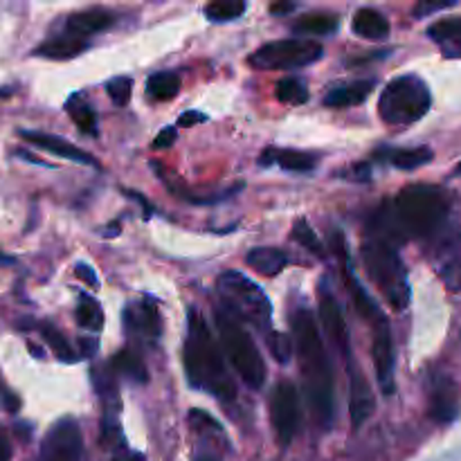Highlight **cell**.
Here are the masks:
<instances>
[{
	"instance_id": "cell-1",
	"label": "cell",
	"mask_w": 461,
	"mask_h": 461,
	"mask_svg": "<svg viewBox=\"0 0 461 461\" xmlns=\"http://www.w3.org/2000/svg\"><path fill=\"white\" fill-rule=\"evenodd\" d=\"M293 338H295L311 410L322 426H329L333 419L331 365H329L327 349H324V342L320 338L318 322L309 309H297L293 315Z\"/></svg>"
},
{
	"instance_id": "cell-2",
	"label": "cell",
	"mask_w": 461,
	"mask_h": 461,
	"mask_svg": "<svg viewBox=\"0 0 461 461\" xmlns=\"http://www.w3.org/2000/svg\"><path fill=\"white\" fill-rule=\"evenodd\" d=\"M189 329L185 340V369L189 383L198 390H205L221 401H234L237 385L223 363L219 345L212 338L205 318L198 311H189Z\"/></svg>"
},
{
	"instance_id": "cell-3",
	"label": "cell",
	"mask_w": 461,
	"mask_h": 461,
	"mask_svg": "<svg viewBox=\"0 0 461 461\" xmlns=\"http://www.w3.org/2000/svg\"><path fill=\"white\" fill-rule=\"evenodd\" d=\"M401 237L437 239L444 234L450 219V196L435 185H410L401 189L392 205Z\"/></svg>"
},
{
	"instance_id": "cell-4",
	"label": "cell",
	"mask_w": 461,
	"mask_h": 461,
	"mask_svg": "<svg viewBox=\"0 0 461 461\" xmlns=\"http://www.w3.org/2000/svg\"><path fill=\"white\" fill-rule=\"evenodd\" d=\"M360 257H363L369 279L381 291L387 304L394 311H403L410 304L412 291H410L408 273H405V266L396 252L394 243L381 234L369 232L365 237L363 248H360Z\"/></svg>"
},
{
	"instance_id": "cell-5",
	"label": "cell",
	"mask_w": 461,
	"mask_h": 461,
	"mask_svg": "<svg viewBox=\"0 0 461 461\" xmlns=\"http://www.w3.org/2000/svg\"><path fill=\"white\" fill-rule=\"evenodd\" d=\"M216 288H219V295L223 297V304L228 309V313L237 322L250 324L257 331L268 336L270 320H273V306H270V300L266 297V293L252 279H248L239 270H225V273H221Z\"/></svg>"
},
{
	"instance_id": "cell-6",
	"label": "cell",
	"mask_w": 461,
	"mask_h": 461,
	"mask_svg": "<svg viewBox=\"0 0 461 461\" xmlns=\"http://www.w3.org/2000/svg\"><path fill=\"white\" fill-rule=\"evenodd\" d=\"M432 106V95L426 81L417 75L392 79L378 99V115L390 126H410L423 120Z\"/></svg>"
},
{
	"instance_id": "cell-7",
	"label": "cell",
	"mask_w": 461,
	"mask_h": 461,
	"mask_svg": "<svg viewBox=\"0 0 461 461\" xmlns=\"http://www.w3.org/2000/svg\"><path fill=\"white\" fill-rule=\"evenodd\" d=\"M216 327H219L221 342H223V349L234 372L243 378L248 387L259 390L266 383V363L250 333L232 315L223 313V311L216 313Z\"/></svg>"
},
{
	"instance_id": "cell-8",
	"label": "cell",
	"mask_w": 461,
	"mask_h": 461,
	"mask_svg": "<svg viewBox=\"0 0 461 461\" xmlns=\"http://www.w3.org/2000/svg\"><path fill=\"white\" fill-rule=\"evenodd\" d=\"M324 48L313 39H282L261 45L250 57V66L257 70H297L320 61Z\"/></svg>"
},
{
	"instance_id": "cell-9",
	"label": "cell",
	"mask_w": 461,
	"mask_h": 461,
	"mask_svg": "<svg viewBox=\"0 0 461 461\" xmlns=\"http://www.w3.org/2000/svg\"><path fill=\"white\" fill-rule=\"evenodd\" d=\"M270 423L279 446H291L300 430V392L293 383L282 381L270 396Z\"/></svg>"
},
{
	"instance_id": "cell-10",
	"label": "cell",
	"mask_w": 461,
	"mask_h": 461,
	"mask_svg": "<svg viewBox=\"0 0 461 461\" xmlns=\"http://www.w3.org/2000/svg\"><path fill=\"white\" fill-rule=\"evenodd\" d=\"M81 430L75 419H61L45 435L41 446V461H79L81 459Z\"/></svg>"
},
{
	"instance_id": "cell-11",
	"label": "cell",
	"mask_w": 461,
	"mask_h": 461,
	"mask_svg": "<svg viewBox=\"0 0 461 461\" xmlns=\"http://www.w3.org/2000/svg\"><path fill=\"white\" fill-rule=\"evenodd\" d=\"M318 300H320V322H322L324 331L329 333L338 349L342 351L347 363H351V351H349V333H347L345 315H342L340 304H338L336 295L331 291V282L324 277L318 286Z\"/></svg>"
},
{
	"instance_id": "cell-12",
	"label": "cell",
	"mask_w": 461,
	"mask_h": 461,
	"mask_svg": "<svg viewBox=\"0 0 461 461\" xmlns=\"http://www.w3.org/2000/svg\"><path fill=\"white\" fill-rule=\"evenodd\" d=\"M124 324L131 340H140L144 342V345H153L162 333L160 311H158V306L147 304V302H138V304L126 306Z\"/></svg>"
},
{
	"instance_id": "cell-13",
	"label": "cell",
	"mask_w": 461,
	"mask_h": 461,
	"mask_svg": "<svg viewBox=\"0 0 461 461\" xmlns=\"http://www.w3.org/2000/svg\"><path fill=\"white\" fill-rule=\"evenodd\" d=\"M374 365H376V376L378 385H381L383 394L392 396L394 394V340H392L390 327L385 322L376 324L374 331V345H372Z\"/></svg>"
},
{
	"instance_id": "cell-14",
	"label": "cell",
	"mask_w": 461,
	"mask_h": 461,
	"mask_svg": "<svg viewBox=\"0 0 461 461\" xmlns=\"http://www.w3.org/2000/svg\"><path fill=\"white\" fill-rule=\"evenodd\" d=\"M349 365V414H351V428L358 430L367 423V419L372 417L374 410H376V401H374V392L369 381L365 378L363 369L358 365H354V360Z\"/></svg>"
},
{
	"instance_id": "cell-15",
	"label": "cell",
	"mask_w": 461,
	"mask_h": 461,
	"mask_svg": "<svg viewBox=\"0 0 461 461\" xmlns=\"http://www.w3.org/2000/svg\"><path fill=\"white\" fill-rule=\"evenodd\" d=\"M338 243H340V255H342V277H345V286H347V291H349V297H351V302H354L356 311H358L365 320L374 322V327L381 322H385L387 318L383 315V311L378 309L376 302L369 297V293L365 291L363 284H360L358 277L354 275V266H351L349 255H347L345 239H342L340 232H338Z\"/></svg>"
},
{
	"instance_id": "cell-16",
	"label": "cell",
	"mask_w": 461,
	"mask_h": 461,
	"mask_svg": "<svg viewBox=\"0 0 461 461\" xmlns=\"http://www.w3.org/2000/svg\"><path fill=\"white\" fill-rule=\"evenodd\" d=\"M23 140H27L30 144H34L36 149H43V151L52 153V156L66 158L68 162H77V165H88V167H99L95 156L81 151L79 147H75L72 142H68L66 138H59L52 133H39V131H21Z\"/></svg>"
},
{
	"instance_id": "cell-17",
	"label": "cell",
	"mask_w": 461,
	"mask_h": 461,
	"mask_svg": "<svg viewBox=\"0 0 461 461\" xmlns=\"http://www.w3.org/2000/svg\"><path fill=\"white\" fill-rule=\"evenodd\" d=\"M113 23H115V14L108 12V9H84V12L70 14V16L66 18V34L77 36V39L81 41H88L90 36L97 34V32L108 30Z\"/></svg>"
},
{
	"instance_id": "cell-18",
	"label": "cell",
	"mask_w": 461,
	"mask_h": 461,
	"mask_svg": "<svg viewBox=\"0 0 461 461\" xmlns=\"http://www.w3.org/2000/svg\"><path fill=\"white\" fill-rule=\"evenodd\" d=\"M428 36L441 48L444 57L461 59V16L441 18L428 27Z\"/></svg>"
},
{
	"instance_id": "cell-19",
	"label": "cell",
	"mask_w": 461,
	"mask_h": 461,
	"mask_svg": "<svg viewBox=\"0 0 461 461\" xmlns=\"http://www.w3.org/2000/svg\"><path fill=\"white\" fill-rule=\"evenodd\" d=\"M374 90L372 79L363 81H351V84L336 86L324 95V106L329 108H347V106H358V104L367 102V97Z\"/></svg>"
},
{
	"instance_id": "cell-20",
	"label": "cell",
	"mask_w": 461,
	"mask_h": 461,
	"mask_svg": "<svg viewBox=\"0 0 461 461\" xmlns=\"http://www.w3.org/2000/svg\"><path fill=\"white\" fill-rule=\"evenodd\" d=\"M459 414V401L457 390L450 381H437L435 390H432L430 399V417L437 423H450L455 421Z\"/></svg>"
},
{
	"instance_id": "cell-21",
	"label": "cell",
	"mask_w": 461,
	"mask_h": 461,
	"mask_svg": "<svg viewBox=\"0 0 461 461\" xmlns=\"http://www.w3.org/2000/svg\"><path fill=\"white\" fill-rule=\"evenodd\" d=\"M259 165L261 167L279 165V167H282V169L295 171V174H300V171L315 169L318 160H315V156H311V153L295 151V149H284V151H277V149H270V151H266L264 156H261Z\"/></svg>"
},
{
	"instance_id": "cell-22",
	"label": "cell",
	"mask_w": 461,
	"mask_h": 461,
	"mask_svg": "<svg viewBox=\"0 0 461 461\" xmlns=\"http://www.w3.org/2000/svg\"><path fill=\"white\" fill-rule=\"evenodd\" d=\"M88 48V41H81L77 36L70 34H57L52 39L45 41L43 45L34 50L36 57H43V59H57V61H63V59H75L77 54H81L84 50Z\"/></svg>"
},
{
	"instance_id": "cell-23",
	"label": "cell",
	"mask_w": 461,
	"mask_h": 461,
	"mask_svg": "<svg viewBox=\"0 0 461 461\" xmlns=\"http://www.w3.org/2000/svg\"><path fill=\"white\" fill-rule=\"evenodd\" d=\"M356 34L367 41H383L390 36V21L378 9H358L351 23Z\"/></svg>"
},
{
	"instance_id": "cell-24",
	"label": "cell",
	"mask_w": 461,
	"mask_h": 461,
	"mask_svg": "<svg viewBox=\"0 0 461 461\" xmlns=\"http://www.w3.org/2000/svg\"><path fill=\"white\" fill-rule=\"evenodd\" d=\"M248 266L266 277H275L288 264V255L279 248H252L246 255Z\"/></svg>"
},
{
	"instance_id": "cell-25",
	"label": "cell",
	"mask_w": 461,
	"mask_h": 461,
	"mask_svg": "<svg viewBox=\"0 0 461 461\" xmlns=\"http://www.w3.org/2000/svg\"><path fill=\"white\" fill-rule=\"evenodd\" d=\"M111 367L115 369L120 376H124L126 381L135 383V385H147L149 383L147 365H144L142 356L135 354L133 349H122L120 354L113 356Z\"/></svg>"
},
{
	"instance_id": "cell-26",
	"label": "cell",
	"mask_w": 461,
	"mask_h": 461,
	"mask_svg": "<svg viewBox=\"0 0 461 461\" xmlns=\"http://www.w3.org/2000/svg\"><path fill=\"white\" fill-rule=\"evenodd\" d=\"M180 90V77L176 72L165 70L156 72V75L149 77L147 81V95L156 102H167V99H174Z\"/></svg>"
},
{
	"instance_id": "cell-27",
	"label": "cell",
	"mask_w": 461,
	"mask_h": 461,
	"mask_svg": "<svg viewBox=\"0 0 461 461\" xmlns=\"http://www.w3.org/2000/svg\"><path fill=\"white\" fill-rule=\"evenodd\" d=\"M340 25V18L333 14H306L300 21L295 23L293 30L302 32V34H313V36H327L333 34Z\"/></svg>"
},
{
	"instance_id": "cell-28",
	"label": "cell",
	"mask_w": 461,
	"mask_h": 461,
	"mask_svg": "<svg viewBox=\"0 0 461 461\" xmlns=\"http://www.w3.org/2000/svg\"><path fill=\"white\" fill-rule=\"evenodd\" d=\"M432 156L435 153L430 151L428 147H417V149H394V151H390V162L396 167V169H403V171H410V169H419V167L428 165V162L432 160Z\"/></svg>"
},
{
	"instance_id": "cell-29",
	"label": "cell",
	"mask_w": 461,
	"mask_h": 461,
	"mask_svg": "<svg viewBox=\"0 0 461 461\" xmlns=\"http://www.w3.org/2000/svg\"><path fill=\"white\" fill-rule=\"evenodd\" d=\"M77 324L84 329H90V331H102L104 329V311L99 306L97 300L88 295L79 297V306L75 311Z\"/></svg>"
},
{
	"instance_id": "cell-30",
	"label": "cell",
	"mask_w": 461,
	"mask_h": 461,
	"mask_svg": "<svg viewBox=\"0 0 461 461\" xmlns=\"http://www.w3.org/2000/svg\"><path fill=\"white\" fill-rule=\"evenodd\" d=\"M41 336H43V340L48 342L50 349H52V354L57 356L61 363H70L72 365V363H77V360H79V356H77V351L72 349L70 342H68L66 338H63V333L57 331L52 324H43V327H41Z\"/></svg>"
},
{
	"instance_id": "cell-31",
	"label": "cell",
	"mask_w": 461,
	"mask_h": 461,
	"mask_svg": "<svg viewBox=\"0 0 461 461\" xmlns=\"http://www.w3.org/2000/svg\"><path fill=\"white\" fill-rule=\"evenodd\" d=\"M246 9L248 5L241 3V0H216V3L207 5L205 16L214 23H228L241 16Z\"/></svg>"
},
{
	"instance_id": "cell-32",
	"label": "cell",
	"mask_w": 461,
	"mask_h": 461,
	"mask_svg": "<svg viewBox=\"0 0 461 461\" xmlns=\"http://www.w3.org/2000/svg\"><path fill=\"white\" fill-rule=\"evenodd\" d=\"M66 111L70 113L72 122L79 126L81 133L97 135V117H95V111L88 104H77V97H72L70 102L66 104Z\"/></svg>"
},
{
	"instance_id": "cell-33",
	"label": "cell",
	"mask_w": 461,
	"mask_h": 461,
	"mask_svg": "<svg viewBox=\"0 0 461 461\" xmlns=\"http://www.w3.org/2000/svg\"><path fill=\"white\" fill-rule=\"evenodd\" d=\"M277 99L284 104H304L309 102V90H306L304 81L286 77L277 84Z\"/></svg>"
},
{
	"instance_id": "cell-34",
	"label": "cell",
	"mask_w": 461,
	"mask_h": 461,
	"mask_svg": "<svg viewBox=\"0 0 461 461\" xmlns=\"http://www.w3.org/2000/svg\"><path fill=\"white\" fill-rule=\"evenodd\" d=\"M293 239H295L300 246H304L306 250L315 252V255H324V248H322V243H320L318 234L311 230V225L306 223L304 219L295 221V225H293Z\"/></svg>"
},
{
	"instance_id": "cell-35",
	"label": "cell",
	"mask_w": 461,
	"mask_h": 461,
	"mask_svg": "<svg viewBox=\"0 0 461 461\" xmlns=\"http://www.w3.org/2000/svg\"><path fill=\"white\" fill-rule=\"evenodd\" d=\"M266 340H268V349H270V354H273V358L277 360V363L286 365L288 360H291L293 342H291V338L286 336V333L270 331L268 336H266Z\"/></svg>"
},
{
	"instance_id": "cell-36",
	"label": "cell",
	"mask_w": 461,
	"mask_h": 461,
	"mask_svg": "<svg viewBox=\"0 0 461 461\" xmlns=\"http://www.w3.org/2000/svg\"><path fill=\"white\" fill-rule=\"evenodd\" d=\"M131 90H133V81L129 77H115L106 84V93L115 106H126L131 102Z\"/></svg>"
},
{
	"instance_id": "cell-37",
	"label": "cell",
	"mask_w": 461,
	"mask_h": 461,
	"mask_svg": "<svg viewBox=\"0 0 461 461\" xmlns=\"http://www.w3.org/2000/svg\"><path fill=\"white\" fill-rule=\"evenodd\" d=\"M176 138H178V133H176V126H167V129H162L160 133H158V138L153 140L151 147L153 149H169L171 144H176Z\"/></svg>"
},
{
	"instance_id": "cell-38",
	"label": "cell",
	"mask_w": 461,
	"mask_h": 461,
	"mask_svg": "<svg viewBox=\"0 0 461 461\" xmlns=\"http://www.w3.org/2000/svg\"><path fill=\"white\" fill-rule=\"evenodd\" d=\"M455 3H419L417 7H414V18H423V16H428V14H435V12H441V9H448V7H453Z\"/></svg>"
},
{
	"instance_id": "cell-39",
	"label": "cell",
	"mask_w": 461,
	"mask_h": 461,
	"mask_svg": "<svg viewBox=\"0 0 461 461\" xmlns=\"http://www.w3.org/2000/svg\"><path fill=\"white\" fill-rule=\"evenodd\" d=\"M75 275L81 279V282L88 284V286H97V284H99L97 275H95V270L90 268L88 264H77L75 266Z\"/></svg>"
},
{
	"instance_id": "cell-40",
	"label": "cell",
	"mask_w": 461,
	"mask_h": 461,
	"mask_svg": "<svg viewBox=\"0 0 461 461\" xmlns=\"http://www.w3.org/2000/svg\"><path fill=\"white\" fill-rule=\"evenodd\" d=\"M201 122H207L205 113L187 111L178 117V126H194V124H201Z\"/></svg>"
},
{
	"instance_id": "cell-41",
	"label": "cell",
	"mask_w": 461,
	"mask_h": 461,
	"mask_svg": "<svg viewBox=\"0 0 461 461\" xmlns=\"http://www.w3.org/2000/svg\"><path fill=\"white\" fill-rule=\"evenodd\" d=\"M97 349H99V345L95 338H81L79 340V351H81V356H86V358H93V356L97 354Z\"/></svg>"
},
{
	"instance_id": "cell-42",
	"label": "cell",
	"mask_w": 461,
	"mask_h": 461,
	"mask_svg": "<svg viewBox=\"0 0 461 461\" xmlns=\"http://www.w3.org/2000/svg\"><path fill=\"white\" fill-rule=\"evenodd\" d=\"M12 459V444H9L7 435L3 432V428H0V461H9Z\"/></svg>"
},
{
	"instance_id": "cell-43",
	"label": "cell",
	"mask_w": 461,
	"mask_h": 461,
	"mask_svg": "<svg viewBox=\"0 0 461 461\" xmlns=\"http://www.w3.org/2000/svg\"><path fill=\"white\" fill-rule=\"evenodd\" d=\"M111 461H144L140 453H133V450H120Z\"/></svg>"
},
{
	"instance_id": "cell-44",
	"label": "cell",
	"mask_w": 461,
	"mask_h": 461,
	"mask_svg": "<svg viewBox=\"0 0 461 461\" xmlns=\"http://www.w3.org/2000/svg\"><path fill=\"white\" fill-rule=\"evenodd\" d=\"M293 9H295V3H277V5H273V7H270V12H273V14H288V12H293Z\"/></svg>"
},
{
	"instance_id": "cell-45",
	"label": "cell",
	"mask_w": 461,
	"mask_h": 461,
	"mask_svg": "<svg viewBox=\"0 0 461 461\" xmlns=\"http://www.w3.org/2000/svg\"><path fill=\"white\" fill-rule=\"evenodd\" d=\"M16 156L18 158H23V160H27V162H32V165H48V162H43L41 160V158H36V156H32V153H27V151H16Z\"/></svg>"
},
{
	"instance_id": "cell-46",
	"label": "cell",
	"mask_w": 461,
	"mask_h": 461,
	"mask_svg": "<svg viewBox=\"0 0 461 461\" xmlns=\"http://www.w3.org/2000/svg\"><path fill=\"white\" fill-rule=\"evenodd\" d=\"M5 403H7V410H9V412H16V410L21 408V401H18L16 396H14V394H7V396H5Z\"/></svg>"
},
{
	"instance_id": "cell-47",
	"label": "cell",
	"mask_w": 461,
	"mask_h": 461,
	"mask_svg": "<svg viewBox=\"0 0 461 461\" xmlns=\"http://www.w3.org/2000/svg\"><path fill=\"white\" fill-rule=\"evenodd\" d=\"M120 234V223H113L104 230V237H117Z\"/></svg>"
},
{
	"instance_id": "cell-48",
	"label": "cell",
	"mask_w": 461,
	"mask_h": 461,
	"mask_svg": "<svg viewBox=\"0 0 461 461\" xmlns=\"http://www.w3.org/2000/svg\"><path fill=\"white\" fill-rule=\"evenodd\" d=\"M455 174L461 176V162H459V165H457V169H455Z\"/></svg>"
}]
</instances>
